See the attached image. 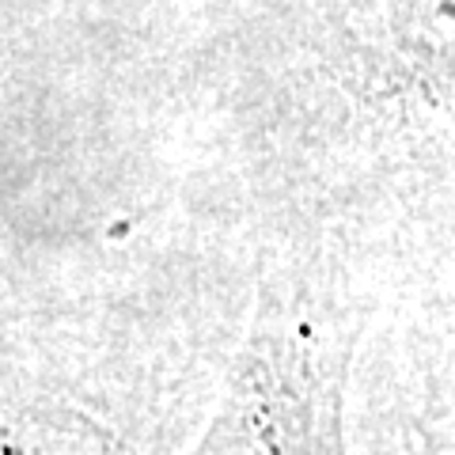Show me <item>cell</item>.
<instances>
[{"label":"cell","instance_id":"obj_1","mask_svg":"<svg viewBox=\"0 0 455 455\" xmlns=\"http://www.w3.org/2000/svg\"><path fill=\"white\" fill-rule=\"evenodd\" d=\"M341 68L383 145L455 179V0H346Z\"/></svg>","mask_w":455,"mask_h":455}]
</instances>
